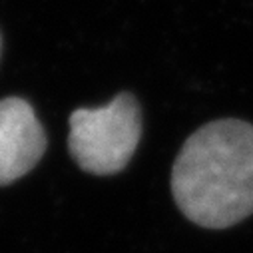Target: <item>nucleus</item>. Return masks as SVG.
Wrapping results in <instances>:
<instances>
[{
	"mask_svg": "<svg viewBox=\"0 0 253 253\" xmlns=\"http://www.w3.org/2000/svg\"><path fill=\"white\" fill-rule=\"evenodd\" d=\"M46 152V134L22 98L0 100V185L26 175Z\"/></svg>",
	"mask_w": 253,
	"mask_h": 253,
	"instance_id": "3",
	"label": "nucleus"
},
{
	"mask_svg": "<svg viewBox=\"0 0 253 253\" xmlns=\"http://www.w3.org/2000/svg\"><path fill=\"white\" fill-rule=\"evenodd\" d=\"M181 213L202 227L223 229L253 213V126L215 120L194 132L171 168Z\"/></svg>",
	"mask_w": 253,
	"mask_h": 253,
	"instance_id": "1",
	"label": "nucleus"
},
{
	"mask_svg": "<svg viewBox=\"0 0 253 253\" xmlns=\"http://www.w3.org/2000/svg\"><path fill=\"white\" fill-rule=\"evenodd\" d=\"M0 50H2V38H0Z\"/></svg>",
	"mask_w": 253,
	"mask_h": 253,
	"instance_id": "4",
	"label": "nucleus"
},
{
	"mask_svg": "<svg viewBox=\"0 0 253 253\" xmlns=\"http://www.w3.org/2000/svg\"><path fill=\"white\" fill-rule=\"evenodd\" d=\"M142 138V112L130 92L100 108H78L70 116L68 150L88 173L114 175L130 164Z\"/></svg>",
	"mask_w": 253,
	"mask_h": 253,
	"instance_id": "2",
	"label": "nucleus"
}]
</instances>
